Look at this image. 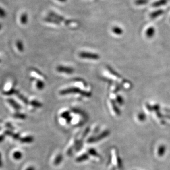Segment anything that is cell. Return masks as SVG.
<instances>
[{
	"label": "cell",
	"mask_w": 170,
	"mask_h": 170,
	"mask_svg": "<svg viewBox=\"0 0 170 170\" xmlns=\"http://www.w3.org/2000/svg\"><path fill=\"white\" fill-rule=\"evenodd\" d=\"M79 56L80 58L85 59H94V60H98L100 59V57L97 53H87V52H81L79 53Z\"/></svg>",
	"instance_id": "obj_1"
},
{
	"label": "cell",
	"mask_w": 170,
	"mask_h": 170,
	"mask_svg": "<svg viewBox=\"0 0 170 170\" xmlns=\"http://www.w3.org/2000/svg\"><path fill=\"white\" fill-rule=\"evenodd\" d=\"M81 92H82V90L80 89L79 88L72 87V88H69L60 91L59 94L62 95H67L69 94H80Z\"/></svg>",
	"instance_id": "obj_2"
},
{
	"label": "cell",
	"mask_w": 170,
	"mask_h": 170,
	"mask_svg": "<svg viewBox=\"0 0 170 170\" xmlns=\"http://www.w3.org/2000/svg\"><path fill=\"white\" fill-rule=\"evenodd\" d=\"M50 16L51 17H54V18H56V19L58 20L59 21L63 22L67 26L71 25V24H72V23L75 24V23H76V22H74V20H65V18L62 17V16H59L58 14H56V13H53V12H50Z\"/></svg>",
	"instance_id": "obj_3"
},
{
	"label": "cell",
	"mask_w": 170,
	"mask_h": 170,
	"mask_svg": "<svg viewBox=\"0 0 170 170\" xmlns=\"http://www.w3.org/2000/svg\"><path fill=\"white\" fill-rule=\"evenodd\" d=\"M57 71L61 73H65L67 74H72L74 72V69L71 67L59 65L56 68Z\"/></svg>",
	"instance_id": "obj_4"
},
{
	"label": "cell",
	"mask_w": 170,
	"mask_h": 170,
	"mask_svg": "<svg viewBox=\"0 0 170 170\" xmlns=\"http://www.w3.org/2000/svg\"><path fill=\"white\" fill-rule=\"evenodd\" d=\"M155 33V29L154 27L150 26L148 28L146 31V36L148 38H152Z\"/></svg>",
	"instance_id": "obj_5"
},
{
	"label": "cell",
	"mask_w": 170,
	"mask_h": 170,
	"mask_svg": "<svg viewBox=\"0 0 170 170\" xmlns=\"http://www.w3.org/2000/svg\"><path fill=\"white\" fill-rule=\"evenodd\" d=\"M164 13V11L162 10V9H159V10L155 11L151 13L150 14V17L151 19H155V18L158 17L159 16L162 15Z\"/></svg>",
	"instance_id": "obj_6"
},
{
	"label": "cell",
	"mask_w": 170,
	"mask_h": 170,
	"mask_svg": "<svg viewBox=\"0 0 170 170\" xmlns=\"http://www.w3.org/2000/svg\"><path fill=\"white\" fill-rule=\"evenodd\" d=\"M168 2V0H159L152 4V6L154 7H158L165 5Z\"/></svg>",
	"instance_id": "obj_7"
},
{
	"label": "cell",
	"mask_w": 170,
	"mask_h": 170,
	"mask_svg": "<svg viewBox=\"0 0 170 170\" xmlns=\"http://www.w3.org/2000/svg\"><path fill=\"white\" fill-rule=\"evenodd\" d=\"M107 69L108 71L110 72V73L114 77H116V78H117L118 79L122 78V76H121V75H119V74H118L117 72H116L115 70H113L111 67H110V66H107ZM122 80H123V79H122Z\"/></svg>",
	"instance_id": "obj_8"
},
{
	"label": "cell",
	"mask_w": 170,
	"mask_h": 170,
	"mask_svg": "<svg viewBox=\"0 0 170 170\" xmlns=\"http://www.w3.org/2000/svg\"><path fill=\"white\" fill-rule=\"evenodd\" d=\"M7 101L9 103V104L11 105L15 110H19L20 109V105L18 103H17L13 99H11V98L8 99Z\"/></svg>",
	"instance_id": "obj_9"
},
{
	"label": "cell",
	"mask_w": 170,
	"mask_h": 170,
	"mask_svg": "<svg viewBox=\"0 0 170 170\" xmlns=\"http://www.w3.org/2000/svg\"><path fill=\"white\" fill-rule=\"evenodd\" d=\"M28 17L26 13H23L21 15L20 17V21L22 24L23 25L26 24L28 22Z\"/></svg>",
	"instance_id": "obj_10"
},
{
	"label": "cell",
	"mask_w": 170,
	"mask_h": 170,
	"mask_svg": "<svg viewBox=\"0 0 170 170\" xmlns=\"http://www.w3.org/2000/svg\"><path fill=\"white\" fill-rule=\"evenodd\" d=\"M112 31L113 33L116 34L117 35H121V34H122V33H123V30L121 28H119L118 26L113 27L112 29Z\"/></svg>",
	"instance_id": "obj_11"
},
{
	"label": "cell",
	"mask_w": 170,
	"mask_h": 170,
	"mask_svg": "<svg viewBox=\"0 0 170 170\" xmlns=\"http://www.w3.org/2000/svg\"><path fill=\"white\" fill-rule=\"evenodd\" d=\"M34 141V138L32 136H28L26 137L22 138L20 139V142L24 143H32Z\"/></svg>",
	"instance_id": "obj_12"
},
{
	"label": "cell",
	"mask_w": 170,
	"mask_h": 170,
	"mask_svg": "<svg viewBox=\"0 0 170 170\" xmlns=\"http://www.w3.org/2000/svg\"><path fill=\"white\" fill-rule=\"evenodd\" d=\"M62 117L64 118L67 120V122H70L72 120V117L69 115V112L68 111H65L62 113Z\"/></svg>",
	"instance_id": "obj_13"
},
{
	"label": "cell",
	"mask_w": 170,
	"mask_h": 170,
	"mask_svg": "<svg viewBox=\"0 0 170 170\" xmlns=\"http://www.w3.org/2000/svg\"><path fill=\"white\" fill-rule=\"evenodd\" d=\"M36 86L38 89H39V90H42V89H43L44 88L45 84H44V83L42 80H41L40 79H38V80H36Z\"/></svg>",
	"instance_id": "obj_14"
},
{
	"label": "cell",
	"mask_w": 170,
	"mask_h": 170,
	"mask_svg": "<svg viewBox=\"0 0 170 170\" xmlns=\"http://www.w3.org/2000/svg\"><path fill=\"white\" fill-rule=\"evenodd\" d=\"M88 158H89L88 155L86 154H84L82 155L81 156L77 157L76 159V161L78 163H80V162H82V161H84L88 160Z\"/></svg>",
	"instance_id": "obj_15"
},
{
	"label": "cell",
	"mask_w": 170,
	"mask_h": 170,
	"mask_svg": "<svg viewBox=\"0 0 170 170\" xmlns=\"http://www.w3.org/2000/svg\"><path fill=\"white\" fill-rule=\"evenodd\" d=\"M16 46L20 52H23L24 51V45L22 41L17 40L16 41Z\"/></svg>",
	"instance_id": "obj_16"
},
{
	"label": "cell",
	"mask_w": 170,
	"mask_h": 170,
	"mask_svg": "<svg viewBox=\"0 0 170 170\" xmlns=\"http://www.w3.org/2000/svg\"><path fill=\"white\" fill-rule=\"evenodd\" d=\"M62 160H63L62 155L61 154H59V155H57V157H56L54 161V164L55 165H59V164L61 163V162L62 161Z\"/></svg>",
	"instance_id": "obj_17"
},
{
	"label": "cell",
	"mask_w": 170,
	"mask_h": 170,
	"mask_svg": "<svg viewBox=\"0 0 170 170\" xmlns=\"http://www.w3.org/2000/svg\"><path fill=\"white\" fill-rule=\"evenodd\" d=\"M45 21L46 22L50 23H53V24H57V25H60V23L59 20H53L52 18H46L45 19Z\"/></svg>",
	"instance_id": "obj_18"
},
{
	"label": "cell",
	"mask_w": 170,
	"mask_h": 170,
	"mask_svg": "<svg viewBox=\"0 0 170 170\" xmlns=\"http://www.w3.org/2000/svg\"><path fill=\"white\" fill-rule=\"evenodd\" d=\"M17 95V96L23 102V103H24L25 104H28V103H29V101H28V100H27V98H26L23 95H21V94H20V93H19V92H16V93Z\"/></svg>",
	"instance_id": "obj_19"
},
{
	"label": "cell",
	"mask_w": 170,
	"mask_h": 170,
	"mask_svg": "<svg viewBox=\"0 0 170 170\" xmlns=\"http://www.w3.org/2000/svg\"><path fill=\"white\" fill-rule=\"evenodd\" d=\"M148 2V0H136L134 3L137 6H142L146 5Z\"/></svg>",
	"instance_id": "obj_20"
},
{
	"label": "cell",
	"mask_w": 170,
	"mask_h": 170,
	"mask_svg": "<svg viewBox=\"0 0 170 170\" xmlns=\"http://www.w3.org/2000/svg\"><path fill=\"white\" fill-rule=\"evenodd\" d=\"M30 104L32 105L34 107H42V104L41 103H40L39 101H38L37 100H33L30 102Z\"/></svg>",
	"instance_id": "obj_21"
},
{
	"label": "cell",
	"mask_w": 170,
	"mask_h": 170,
	"mask_svg": "<svg viewBox=\"0 0 170 170\" xmlns=\"http://www.w3.org/2000/svg\"><path fill=\"white\" fill-rule=\"evenodd\" d=\"M13 157L16 160H20L22 157V154L20 151H16L13 154Z\"/></svg>",
	"instance_id": "obj_22"
},
{
	"label": "cell",
	"mask_w": 170,
	"mask_h": 170,
	"mask_svg": "<svg viewBox=\"0 0 170 170\" xmlns=\"http://www.w3.org/2000/svg\"><path fill=\"white\" fill-rule=\"evenodd\" d=\"M14 117L17 118H20V119H25L26 117V116L23 113H16L14 115Z\"/></svg>",
	"instance_id": "obj_23"
},
{
	"label": "cell",
	"mask_w": 170,
	"mask_h": 170,
	"mask_svg": "<svg viewBox=\"0 0 170 170\" xmlns=\"http://www.w3.org/2000/svg\"><path fill=\"white\" fill-rule=\"evenodd\" d=\"M80 94L84 97H86V98H90L92 95V94L90 92H86V91H84V90H82Z\"/></svg>",
	"instance_id": "obj_24"
},
{
	"label": "cell",
	"mask_w": 170,
	"mask_h": 170,
	"mask_svg": "<svg viewBox=\"0 0 170 170\" xmlns=\"http://www.w3.org/2000/svg\"><path fill=\"white\" fill-rule=\"evenodd\" d=\"M17 91L15 90L14 89H11L10 90L7 91V92H3V94L6 95H11L13 94H16Z\"/></svg>",
	"instance_id": "obj_25"
},
{
	"label": "cell",
	"mask_w": 170,
	"mask_h": 170,
	"mask_svg": "<svg viewBox=\"0 0 170 170\" xmlns=\"http://www.w3.org/2000/svg\"><path fill=\"white\" fill-rule=\"evenodd\" d=\"M89 154L92 155V156H95V157H98V154L97 153V152L94 149H90L89 151Z\"/></svg>",
	"instance_id": "obj_26"
},
{
	"label": "cell",
	"mask_w": 170,
	"mask_h": 170,
	"mask_svg": "<svg viewBox=\"0 0 170 170\" xmlns=\"http://www.w3.org/2000/svg\"><path fill=\"white\" fill-rule=\"evenodd\" d=\"M6 16V13L5 10L0 7V17L2 18H4Z\"/></svg>",
	"instance_id": "obj_27"
},
{
	"label": "cell",
	"mask_w": 170,
	"mask_h": 170,
	"mask_svg": "<svg viewBox=\"0 0 170 170\" xmlns=\"http://www.w3.org/2000/svg\"><path fill=\"white\" fill-rule=\"evenodd\" d=\"M34 71H35V72H36L38 74H39V75L41 76L42 77H44V75H42V74L41 72H40V71H39L38 70H37V69H34Z\"/></svg>",
	"instance_id": "obj_28"
},
{
	"label": "cell",
	"mask_w": 170,
	"mask_h": 170,
	"mask_svg": "<svg viewBox=\"0 0 170 170\" xmlns=\"http://www.w3.org/2000/svg\"><path fill=\"white\" fill-rule=\"evenodd\" d=\"M5 139L4 136H0V142H2Z\"/></svg>",
	"instance_id": "obj_29"
},
{
	"label": "cell",
	"mask_w": 170,
	"mask_h": 170,
	"mask_svg": "<svg viewBox=\"0 0 170 170\" xmlns=\"http://www.w3.org/2000/svg\"><path fill=\"white\" fill-rule=\"evenodd\" d=\"M26 170H35V168L34 167H33V166H30V167H28V169H26Z\"/></svg>",
	"instance_id": "obj_30"
},
{
	"label": "cell",
	"mask_w": 170,
	"mask_h": 170,
	"mask_svg": "<svg viewBox=\"0 0 170 170\" xmlns=\"http://www.w3.org/2000/svg\"><path fill=\"white\" fill-rule=\"evenodd\" d=\"M2 167V159H1V155L0 154V168Z\"/></svg>",
	"instance_id": "obj_31"
},
{
	"label": "cell",
	"mask_w": 170,
	"mask_h": 170,
	"mask_svg": "<svg viewBox=\"0 0 170 170\" xmlns=\"http://www.w3.org/2000/svg\"><path fill=\"white\" fill-rule=\"evenodd\" d=\"M57 1H59L62 2H65V1H67V0H57Z\"/></svg>",
	"instance_id": "obj_32"
},
{
	"label": "cell",
	"mask_w": 170,
	"mask_h": 170,
	"mask_svg": "<svg viewBox=\"0 0 170 170\" xmlns=\"http://www.w3.org/2000/svg\"><path fill=\"white\" fill-rule=\"evenodd\" d=\"M1 28H2V24H0V30L1 29Z\"/></svg>",
	"instance_id": "obj_33"
},
{
	"label": "cell",
	"mask_w": 170,
	"mask_h": 170,
	"mask_svg": "<svg viewBox=\"0 0 170 170\" xmlns=\"http://www.w3.org/2000/svg\"><path fill=\"white\" fill-rule=\"evenodd\" d=\"M0 62H1V59H0Z\"/></svg>",
	"instance_id": "obj_34"
}]
</instances>
